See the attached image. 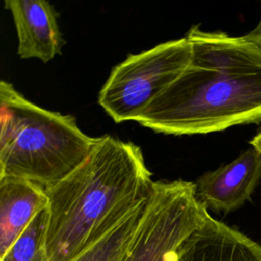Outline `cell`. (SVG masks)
<instances>
[{"instance_id":"6da1fadb","label":"cell","mask_w":261,"mask_h":261,"mask_svg":"<svg viewBox=\"0 0 261 261\" xmlns=\"http://www.w3.org/2000/svg\"><path fill=\"white\" fill-rule=\"evenodd\" d=\"M192 64L135 119L165 135H201L261 121V48L245 36L192 25Z\"/></svg>"},{"instance_id":"7a4b0ae2","label":"cell","mask_w":261,"mask_h":261,"mask_svg":"<svg viewBox=\"0 0 261 261\" xmlns=\"http://www.w3.org/2000/svg\"><path fill=\"white\" fill-rule=\"evenodd\" d=\"M149 171L141 148L112 136L69 175L45 189L49 261H70L149 197Z\"/></svg>"},{"instance_id":"3957f363","label":"cell","mask_w":261,"mask_h":261,"mask_svg":"<svg viewBox=\"0 0 261 261\" xmlns=\"http://www.w3.org/2000/svg\"><path fill=\"white\" fill-rule=\"evenodd\" d=\"M0 123V178H20L44 189L55 186L76 169L100 138L86 135L74 116L29 101L3 80Z\"/></svg>"},{"instance_id":"277c9868","label":"cell","mask_w":261,"mask_h":261,"mask_svg":"<svg viewBox=\"0 0 261 261\" xmlns=\"http://www.w3.org/2000/svg\"><path fill=\"white\" fill-rule=\"evenodd\" d=\"M192 64V48L184 37L129 54L115 65L102 86L98 103L117 123L134 120Z\"/></svg>"},{"instance_id":"5b68a950","label":"cell","mask_w":261,"mask_h":261,"mask_svg":"<svg viewBox=\"0 0 261 261\" xmlns=\"http://www.w3.org/2000/svg\"><path fill=\"white\" fill-rule=\"evenodd\" d=\"M196 184L153 181L134 243L122 261H176L184 242L209 216Z\"/></svg>"},{"instance_id":"8992f818","label":"cell","mask_w":261,"mask_h":261,"mask_svg":"<svg viewBox=\"0 0 261 261\" xmlns=\"http://www.w3.org/2000/svg\"><path fill=\"white\" fill-rule=\"evenodd\" d=\"M260 180L261 152L252 146L230 163L201 175L196 195L208 210L229 213L250 199Z\"/></svg>"},{"instance_id":"52a82bcc","label":"cell","mask_w":261,"mask_h":261,"mask_svg":"<svg viewBox=\"0 0 261 261\" xmlns=\"http://www.w3.org/2000/svg\"><path fill=\"white\" fill-rule=\"evenodd\" d=\"M16 29L20 58L48 62L61 53L65 44L57 21V12L45 0H5Z\"/></svg>"},{"instance_id":"ba28073f","label":"cell","mask_w":261,"mask_h":261,"mask_svg":"<svg viewBox=\"0 0 261 261\" xmlns=\"http://www.w3.org/2000/svg\"><path fill=\"white\" fill-rule=\"evenodd\" d=\"M176 261H261V245L209 215L184 242Z\"/></svg>"},{"instance_id":"9c48e42d","label":"cell","mask_w":261,"mask_h":261,"mask_svg":"<svg viewBox=\"0 0 261 261\" xmlns=\"http://www.w3.org/2000/svg\"><path fill=\"white\" fill-rule=\"evenodd\" d=\"M47 207L44 188L20 178H0V258Z\"/></svg>"},{"instance_id":"30bf717a","label":"cell","mask_w":261,"mask_h":261,"mask_svg":"<svg viewBox=\"0 0 261 261\" xmlns=\"http://www.w3.org/2000/svg\"><path fill=\"white\" fill-rule=\"evenodd\" d=\"M146 201L139 204L70 261H122L138 232Z\"/></svg>"},{"instance_id":"8fae6325","label":"cell","mask_w":261,"mask_h":261,"mask_svg":"<svg viewBox=\"0 0 261 261\" xmlns=\"http://www.w3.org/2000/svg\"><path fill=\"white\" fill-rule=\"evenodd\" d=\"M47 225L46 208L36 215L0 261H49L46 247Z\"/></svg>"},{"instance_id":"7c38bea8","label":"cell","mask_w":261,"mask_h":261,"mask_svg":"<svg viewBox=\"0 0 261 261\" xmlns=\"http://www.w3.org/2000/svg\"><path fill=\"white\" fill-rule=\"evenodd\" d=\"M248 40L252 41L253 43H255L256 45H258L261 48V18L259 20V22L257 23V25L250 31L248 34L244 35Z\"/></svg>"},{"instance_id":"4fadbf2b","label":"cell","mask_w":261,"mask_h":261,"mask_svg":"<svg viewBox=\"0 0 261 261\" xmlns=\"http://www.w3.org/2000/svg\"><path fill=\"white\" fill-rule=\"evenodd\" d=\"M251 146H253L254 148H256L258 151L261 152V133H259L257 136H255L251 142H250Z\"/></svg>"}]
</instances>
